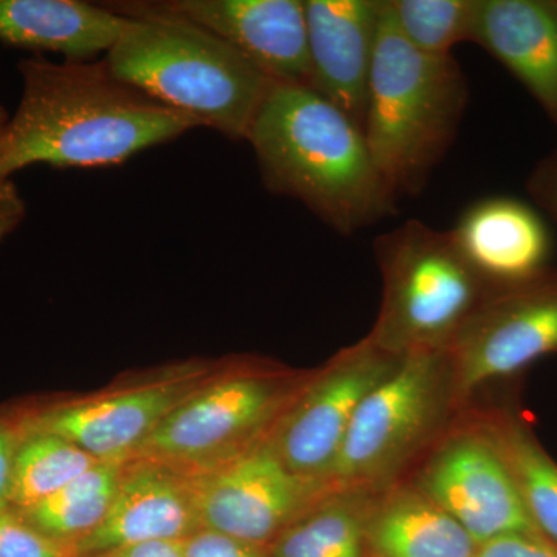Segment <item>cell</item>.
I'll list each match as a JSON object with an SVG mask.
<instances>
[{
	"instance_id": "cell-1",
	"label": "cell",
	"mask_w": 557,
	"mask_h": 557,
	"mask_svg": "<svg viewBox=\"0 0 557 557\" xmlns=\"http://www.w3.org/2000/svg\"><path fill=\"white\" fill-rule=\"evenodd\" d=\"M20 106L0 134V175L33 164L58 170L123 163L200 127L116 78L104 60L20 62Z\"/></svg>"
},
{
	"instance_id": "cell-2",
	"label": "cell",
	"mask_w": 557,
	"mask_h": 557,
	"mask_svg": "<svg viewBox=\"0 0 557 557\" xmlns=\"http://www.w3.org/2000/svg\"><path fill=\"white\" fill-rule=\"evenodd\" d=\"M247 141L273 194L306 205L348 236L394 214V194L381 177L364 132L306 84H276Z\"/></svg>"
},
{
	"instance_id": "cell-3",
	"label": "cell",
	"mask_w": 557,
	"mask_h": 557,
	"mask_svg": "<svg viewBox=\"0 0 557 557\" xmlns=\"http://www.w3.org/2000/svg\"><path fill=\"white\" fill-rule=\"evenodd\" d=\"M468 97L467 78L453 54L416 49L399 33L384 0L364 137L395 199L423 190L457 137Z\"/></svg>"
},
{
	"instance_id": "cell-4",
	"label": "cell",
	"mask_w": 557,
	"mask_h": 557,
	"mask_svg": "<svg viewBox=\"0 0 557 557\" xmlns=\"http://www.w3.org/2000/svg\"><path fill=\"white\" fill-rule=\"evenodd\" d=\"M129 20V30L106 54L110 72L200 127L247 139L277 83L199 25L159 14Z\"/></svg>"
},
{
	"instance_id": "cell-5",
	"label": "cell",
	"mask_w": 557,
	"mask_h": 557,
	"mask_svg": "<svg viewBox=\"0 0 557 557\" xmlns=\"http://www.w3.org/2000/svg\"><path fill=\"white\" fill-rule=\"evenodd\" d=\"M383 304L369 339L388 354L445 348L493 288L461 256L450 231L408 220L375 240Z\"/></svg>"
},
{
	"instance_id": "cell-6",
	"label": "cell",
	"mask_w": 557,
	"mask_h": 557,
	"mask_svg": "<svg viewBox=\"0 0 557 557\" xmlns=\"http://www.w3.org/2000/svg\"><path fill=\"white\" fill-rule=\"evenodd\" d=\"M453 403L446 347L403 355L359 405L330 483L370 493L386 486L434 435Z\"/></svg>"
},
{
	"instance_id": "cell-7",
	"label": "cell",
	"mask_w": 557,
	"mask_h": 557,
	"mask_svg": "<svg viewBox=\"0 0 557 557\" xmlns=\"http://www.w3.org/2000/svg\"><path fill=\"white\" fill-rule=\"evenodd\" d=\"M278 376L237 372L207 381L164 418L132 460H150L200 474L247 453L269 437L295 399Z\"/></svg>"
},
{
	"instance_id": "cell-8",
	"label": "cell",
	"mask_w": 557,
	"mask_h": 557,
	"mask_svg": "<svg viewBox=\"0 0 557 557\" xmlns=\"http://www.w3.org/2000/svg\"><path fill=\"white\" fill-rule=\"evenodd\" d=\"M453 398H468L557 351V273L493 289L446 347Z\"/></svg>"
},
{
	"instance_id": "cell-9",
	"label": "cell",
	"mask_w": 557,
	"mask_h": 557,
	"mask_svg": "<svg viewBox=\"0 0 557 557\" xmlns=\"http://www.w3.org/2000/svg\"><path fill=\"white\" fill-rule=\"evenodd\" d=\"M401 357L369 338L336 355L309 386L298 392L271 429L269 442L282 463L299 478L330 483L359 405Z\"/></svg>"
},
{
	"instance_id": "cell-10",
	"label": "cell",
	"mask_w": 557,
	"mask_h": 557,
	"mask_svg": "<svg viewBox=\"0 0 557 557\" xmlns=\"http://www.w3.org/2000/svg\"><path fill=\"white\" fill-rule=\"evenodd\" d=\"M188 479L200 528L263 548L319 498L336 490L293 474L269 437Z\"/></svg>"
},
{
	"instance_id": "cell-11",
	"label": "cell",
	"mask_w": 557,
	"mask_h": 557,
	"mask_svg": "<svg viewBox=\"0 0 557 557\" xmlns=\"http://www.w3.org/2000/svg\"><path fill=\"white\" fill-rule=\"evenodd\" d=\"M413 486L479 545L508 534L537 533L490 429L450 435L429 458Z\"/></svg>"
},
{
	"instance_id": "cell-12",
	"label": "cell",
	"mask_w": 557,
	"mask_h": 557,
	"mask_svg": "<svg viewBox=\"0 0 557 557\" xmlns=\"http://www.w3.org/2000/svg\"><path fill=\"white\" fill-rule=\"evenodd\" d=\"M121 16L159 14L199 25L277 84L310 86L309 32L300 0L109 2Z\"/></svg>"
},
{
	"instance_id": "cell-13",
	"label": "cell",
	"mask_w": 557,
	"mask_h": 557,
	"mask_svg": "<svg viewBox=\"0 0 557 557\" xmlns=\"http://www.w3.org/2000/svg\"><path fill=\"white\" fill-rule=\"evenodd\" d=\"M208 379L186 368L166 380L84 401L51 406L16 418L21 435L51 434L67 440L98 461H129L172 410Z\"/></svg>"
},
{
	"instance_id": "cell-14",
	"label": "cell",
	"mask_w": 557,
	"mask_h": 557,
	"mask_svg": "<svg viewBox=\"0 0 557 557\" xmlns=\"http://www.w3.org/2000/svg\"><path fill=\"white\" fill-rule=\"evenodd\" d=\"M310 87L364 132L383 0H306Z\"/></svg>"
},
{
	"instance_id": "cell-15",
	"label": "cell",
	"mask_w": 557,
	"mask_h": 557,
	"mask_svg": "<svg viewBox=\"0 0 557 557\" xmlns=\"http://www.w3.org/2000/svg\"><path fill=\"white\" fill-rule=\"evenodd\" d=\"M200 530L188 475L150 460H129L106 519L73 545L76 557L159 541H185Z\"/></svg>"
},
{
	"instance_id": "cell-16",
	"label": "cell",
	"mask_w": 557,
	"mask_h": 557,
	"mask_svg": "<svg viewBox=\"0 0 557 557\" xmlns=\"http://www.w3.org/2000/svg\"><path fill=\"white\" fill-rule=\"evenodd\" d=\"M450 234L471 269L493 289L547 273L552 237L541 215L523 201L480 200L461 214Z\"/></svg>"
},
{
	"instance_id": "cell-17",
	"label": "cell",
	"mask_w": 557,
	"mask_h": 557,
	"mask_svg": "<svg viewBox=\"0 0 557 557\" xmlns=\"http://www.w3.org/2000/svg\"><path fill=\"white\" fill-rule=\"evenodd\" d=\"M472 42L500 61L557 126V2L479 0Z\"/></svg>"
},
{
	"instance_id": "cell-18",
	"label": "cell",
	"mask_w": 557,
	"mask_h": 557,
	"mask_svg": "<svg viewBox=\"0 0 557 557\" xmlns=\"http://www.w3.org/2000/svg\"><path fill=\"white\" fill-rule=\"evenodd\" d=\"M132 20L104 3L79 0H0V42L60 53L65 61H95L129 30Z\"/></svg>"
},
{
	"instance_id": "cell-19",
	"label": "cell",
	"mask_w": 557,
	"mask_h": 557,
	"mask_svg": "<svg viewBox=\"0 0 557 557\" xmlns=\"http://www.w3.org/2000/svg\"><path fill=\"white\" fill-rule=\"evenodd\" d=\"M480 545L456 519L416 486H398L373 500L366 548L373 557H474Z\"/></svg>"
},
{
	"instance_id": "cell-20",
	"label": "cell",
	"mask_w": 557,
	"mask_h": 557,
	"mask_svg": "<svg viewBox=\"0 0 557 557\" xmlns=\"http://www.w3.org/2000/svg\"><path fill=\"white\" fill-rule=\"evenodd\" d=\"M370 491L335 490L319 498L271 544V557H368Z\"/></svg>"
},
{
	"instance_id": "cell-21",
	"label": "cell",
	"mask_w": 557,
	"mask_h": 557,
	"mask_svg": "<svg viewBox=\"0 0 557 557\" xmlns=\"http://www.w3.org/2000/svg\"><path fill=\"white\" fill-rule=\"evenodd\" d=\"M126 465L100 461L53 496L16 515L44 536L73 547L108 516Z\"/></svg>"
},
{
	"instance_id": "cell-22",
	"label": "cell",
	"mask_w": 557,
	"mask_h": 557,
	"mask_svg": "<svg viewBox=\"0 0 557 557\" xmlns=\"http://www.w3.org/2000/svg\"><path fill=\"white\" fill-rule=\"evenodd\" d=\"M522 494L528 516L542 537L557 548V463L515 418H502L490 428Z\"/></svg>"
},
{
	"instance_id": "cell-23",
	"label": "cell",
	"mask_w": 557,
	"mask_h": 557,
	"mask_svg": "<svg viewBox=\"0 0 557 557\" xmlns=\"http://www.w3.org/2000/svg\"><path fill=\"white\" fill-rule=\"evenodd\" d=\"M98 463L86 450L57 435H22L11 474V511L35 507Z\"/></svg>"
},
{
	"instance_id": "cell-24",
	"label": "cell",
	"mask_w": 557,
	"mask_h": 557,
	"mask_svg": "<svg viewBox=\"0 0 557 557\" xmlns=\"http://www.w3.org/2000/svg\"><path fill=\"white\" fill-rule=\"evenodd\" d=\"M399 33L423 53L446 57L472 42L479 0H386Z\"/></svg>"
},
{
	"instance_id": "cell-25",
	"label": "cell",
	"mask_w": 557,
	"mask_h": 557,
	"mask_svg": "<svg viewBox=\"0 0 557 557\" xmlns=\"http://www.w3.org/2000/svg\"><path fill=\"white\" fill-rule=\"evenodd\" d=\"M0 557H76L72 545L44 536L16 515L0 511Z\"/></svg>"
},
{
	"instance_id": "cell-26",
	"label": "cell",
	"mask_w": 557,
	"mask_h": 557,
	"mask_svg": "<svg viewBox=\"0 0 557 557\" xmlns=\"http://www.w3.org/2000/svg\"><path fill=\"white\" fill-rule=\"evenodd\" d=\"M185 557H271L265 548L200 528L183 541Z\"/></svg>"
},
{
	"instance_id": "cell-27",
	"label": "cell",
	"mask_w": 557,
	"mask_h": 557,
	"mask_svg": "<svg viewBox=\"0 0 557 557\" xmlns=\"http://www.w3.org/2000/svg\"><path fill=\"white\" fill-rule=\"evenodd\" d=\"M474 557H557V548L539 533H518L480 545Z\"/></svg>"
},
{
	"instance_id": "cell-28",
	"label": "cell",
	"mask_w": 557,
	"mask_h": 557,
	"mask_svg": "<svg viewBox=\"0 0 557 557\" xmlns=\"http://www.w3.org/2000/svg\"><path fill=\"white\" fill-rule=\"evenodd\" d=\"M10 116L7 110L0 106V134L9 123ZM27 214V207L22 199L20 189L10 177L0 175V242L11 236Z\"/></svg>"
},
{
	"instance_id": "cell-29",
	"label": "cell",
	"mask_w": 557,
	"mask_h": 557,
	"mask_svg": "<svg viewBox=\"0 0 557 557\" xmlns=\"http://www.w3.org/2000/svg\"><path fill=\"white\" fill-rule=\"evenodd\" d=\"M22 435L13 421H0V511L10 509L11 474H13L14 454Z\"/></svg>"
},
{
	"instance_id": "cell-30",
	"label": "cell",
	"mask_w": 557,
	"mask_h": 557,
	"mask_svg": "<svg viewBox=\"0 0 557 557\" xmlns=\"http://www.w3.org/2000/svg\"><path fill=\"white\" fill-rule=\"evenodd\" d=\"M531 194L557 219V152L544 160L530 180Z\"/></svg>"
},
{
	"instance_id": "cell-31",
	"label": "cell",
	"mask_w": 557,
	"mask_h": 557,
	"mask_svg": "<svg viewBox=\"0 0 557 557\" xmlns=\"http://www.w3.org/2000/svg\"><path fill=\"white\" fill-rule=\"evenodd\" d=\"M90 557H185L183 541H159L132 545Z\"/></svg>"
}]
</instances>
